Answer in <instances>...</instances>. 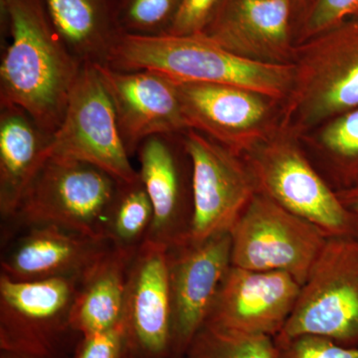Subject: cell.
<instances>
[{"label": "cell", "instance_id": "obj_33", "mask_svg": "<svg viewBox=\"0 0 358 358\" xmlns=\"http://www.w3.org/2000/svg\"><path fill=\"white\" fill-rule=\"evenodd\" d=\"M124 358H138V357H134V355H131V353H129L128 352H127V355H126V357H124Z\"/></svg>", "mask_w": 358, "mask_h": 358}, {"label": "cell", "instance_id": "obj_15", "mask_svg": "<svg viewBox=\"0 0 358 358\" xmlns=\"http://www.w3.org/2000/svg\"><path fill=\"white\" fill-rule=\"evenodd\" d=\"M293 23L291 0H222L201 34L238 57L291 64Z\"/></svg>", "mask_w": 358, "mask_h": 358}, {"label": "cell", "instance_id": "obj_20", "mask_svg": "<svg viewBox=\"0 0 358 358\" xmlns=\"http://www.w3.org/2000/svg\"><path fill=\"white\" fill-rule=\"evenodd\" d=\"M136 254L112 246L82 277L71 312L74 333H100L124 320L129 268Z\"/></svg>", "mask_w": 358, "mask_h": 358}, {"label": "cell", "instance_id": "obj_1", "mask_svg": "<svg viewBox=\"0 0 358 358\" xmlns=\"http://www.w3.org/2000/svg\"><path fill=\"white\" fill-rule=\"evenodd\" d=\"M10 43L0 65V105H13L53 134L83 63L68 48L43 0H0Z\"/></svg>", "mask_w": 358, "mask_h": 358}, {"label": "cell", "instance_id": "obj_24", "mask_svg": "<svg viewBox=\"0 0 358 358\" xmlns=\"http://www.w3.org/2000/svg\"><path fill=\"white\" fill-rule=\"evenodd\" d=\"M183 358H279L275 338L230 333L205 324Z\"/></svg>", "mask_w": 358, "mask_h": 358}, {"label": "cell", "instance_id": "obj_19", "mask_svg": "<svg viewBox=\"0 0 358 358\" xmlns=\"http://www.w3.org/2000/svg\"><path fill=\"white\" fill-rule=\"evenodd\" d=\"M0 110V213L8 220L51 157L53 134L16 106Z\"/></svg>", "mask_w": 358, "mask_h": 358}, {"label": "cell", "instance_id": "obj_9", "mask_svg": "<svg viewBox=\"0 0 358 358\" xmlns=\"http://www.w3.org/2000/svg\"><path fill=\"white\" fill-rule=\"evenodd\" d=\"M52 134V155L88 162L121 182L140 179L95 65L85 64L82 68L62 122Z\"/></svg>", "mask_w": 358, "mask_h": 358}, {"label": "cell", "instance_id": "obj_12", "mask_svg": "<svg viewBox=\"0 0 358 358\" xmlns=\"http://www.w3.org/2000/svg\"><path fill=\"white\" fill-rule=\"evenodd\" d=\"M230 232L167 249L171 307V352L183 357L204 326L232 266Z\"/></svg>", "mask_w": 358, "mask_h": 358}, {"label": "cell", "instance_id": "obj_14", "mask_svg": "<svg viewBox=\"0 0 358 358\" xmlns=\"http://www.w3.org/2000/svg\"><path fill=\"white\" fill-rule=\"evenodd\" d=\"M301 287L287 273L231 266L205 324L244 336L275 338L293 312Z\"/></svg>", "mask_w": 358, "mask_h": 358}, {"label": "cell", "instance_id": "obj_18", "mask_svg": "<svg viewBox=\"0 0 358 358\" xmlns=\"http://www.w3.org/2000/svg\"><path fill=\"white\" fill-rule=\"evenodd\" d=\"M182 134H157L138 150L140 179L154 208L145 241L167 249L186 241L192 217V194H187L179 152Z\"/></svg>", "mask_w": 358, "mask_h": 358}, {"label": "cell", "instance_id": "obj_7", "mask_svg": "<svg viewBox=\"0 0 358 358\" xmlns=\"http://www.w3.org/2000/svg\"><path fill=\"white\" fill-rule=\"evenodd\" d=\"M234 267L282 272L303 285L327 239L315 224L257 193L230 231Z\"/></svg>", "mask_w": 358, "mask_h": 358}, {"label": "cell", "instance_id": "obj_4", "mask_svg": "<svg viewBox=\"0 0 358 358\" xmlns=\"http://www.w3.org/2000/svg\"><path fill=\"white\" fill-rule=\"evenodd\" d=\"M294 79L280 120L303 136L358 107V17L294 45Z\"/></svg>", "mask_w": 358, "mask_h": 358}, {"label": "cell", "instance_id": "obj_25", "mask_svg": "<svg viewBox=\"0 0 358 358\" xmlns=\"http://www.w3.org/2000/svg\"><path fill=\"white\" fill-rule=\"evenodd\" d=\"M181 0H115L117 22L124 35L167 34Z\"/></svg>", "mask_w": 358, "mask_h": 358}, {"label": "cell", "instance_id": "obj_11", "mask_svg": "<svg viewBox=\"0 0 358 358\" xmlns=\"http://www.w3.org/2000/svg\"><path fill=\"white\" fill-rule=\"evenodd\" d=\"M188 129L243 157L279 124L282 103L252 90L178 82Z\"/></svg>", "mask_w": 358, "mask_h": 358}, {"label": "cell", "instance_id": "obj_26", "mask_svg": "<svg viewBox=\"0 0 358 358\" xmlns=\"http://www.w3.org/2000/svg\"><path fill=\"white\" fill-rule=\"evenodd\" d=\"M353 17H358V0H313L294 30V45Z\"/></svg>", "mask_w": 358, "mask_h": 358}, {"label": "cell", "instance_id": "obj_22", "mask_svg": "<svg viewBox=\"0 0 358 358\" xmlns=\"http://www.w3.org/2000/svg\"><path fill=\"white\" fill-rule=\"evenodd\" d=\"M154 208L141 179L120 182L106 224V237L115 249L136 254L148 236Z\"/></svg>", "mask_w": 358, "mask_h": 358}, {"label": "cell", "instance_id": "obj_21", "mask_svg": "<svg viewBox=\"0 0 358 358\" xmlns=\"http://www.w3.org/2000/svg\"><path fill=\"white\" fill-rule=\"evenodd\" d=\"M56 29L83 64H108L122 36L115 0H43Z\"/></svg>", "mask_w": 358, "mask_h": 358}, {"label": "cell", "instance_id": "obj_28", "mask_svg": "<svg viewBox=\"0 0 358 358\" xmlns=\"http://www.w3.org/2000/svg\"><path fill=\"white\" fill-rule=\"evenodd\" d=\"M128 336L124 320L107 331L82 336L74 358H124Z\"/></svg>", "mask_w": 358, "mask_h": 358}, {"label": "cell", "instance_id": "obj_31", "mask_svg": "<svg viewBox=\"0 0 358 358\" xmlns=\"http://www.w3.org/2000/svg\"><path fill=\"white\" fill-rule=\"evenodd\" d=\"M312 1L313 0H291L294 23L296 22V25H298V23L300 22L301 17H303Z\"/></svg>", "mask_w": 358, "mask_h": 358}, {"label": "cell", "instance_id": "obj_2", "mask_svg": "<svg viewBox=\"0 0 358 358\" xmlns=\"http://www.w3.org/2000/svg\"><path fill=\"white\" fill-rule=\"evenodd\" d=\"M108 65L122 71H157L181 83L231 85L281 103L288 98L294 71L293 63L265 64L238 57L203 34L122 35Z\"/></svg>", "mask_w": 358, "mask_h": 358}, {"label": "cell", "instance_id": "obj_29", "mask_svg": "<svg viewBox=\"0 0 358 358\" xmlns=\"http://www.w3.org/2000/svg\"><path fill=\"white\" fill-rule=\"evenodd\" d=\"M222 0H181L166 35L201 34Z\"/></svg>", "mask_w": 358, "mask_h": 358}, {"label": "cell", "instance_id": "obj_6", "mask_svg": "<svg viewBox=\"0 0 358 358\" xmlns=\"http://www.w3.org/2000/svg\"><path fill=\"white\" fill-rule=\"evenodd\" d=\"M301 336L358 345V238L329 237L275 339Z\"/></svg>", "mask_w": 358, "mask_h": 358}, {"label": "cell", "instance_id": "obj_32", "mask_svg": "<svg viewBox=\"0 0 358 358\" xmlns=\"http://www.w3.org/2000/svg\"><path fill=\"white\" fill-rule=\"evenodd\" d=\"M0 358H54V357H29V355H18V353L3 352V350H1V355H0Z\"/></svg>", "mask_w": 358, "mask_h": 358}, {"label": "cell", "instance_id": "obj_5", "mask_svg": "<svg viewBox=\"0 0 358 358\" xmlns=\"http://www.w3.org/2000/svg\"><path fill=\"white\" fill-rule=\"evenodd\" d=\"M120 182L88 162L51 155L8 221L18 229L53 225L108 240L106 224Z\"/></svg>", "mask_w": 358, "mask_h": 358}, {"label": "cell", "instance_id": "obj_16", "mask_svg": "<svg viewBox=\"0 0 358 358\" xmlns=\"http://www.w3.org/2000/svg\"><path fill=\"white\" fill-rule=\"evenodd\" d=\"M124 322L128 352L138 358H169L171 307L167 248L145 241L129 268Z\"/></svg>", "mask_w": 358, "mask_h": 358}, {"label": "cell", "instance_id": "obj_23", "mask_svg": "<svg viewBox=\"0 0 358 358\" xmlns=\"http://www.w3.org/2000/svg\"><path fill=\"white\" fill-rule=\"evenodd\" d=\"M312 143L326 160L336 190L358 185V107L322 124Z\"/></svg>", "mask_w": 358, "mask_h": 358}, {"label": "cell", "instance_id": "obj_30", "mask_svg": "<svg viewBox=\"0 0 358 358\" xmlns=\"http://www.w3.org/2000/svg\"><path fill=\"white\" fill-rule=\"evenodd\" d=\"M336 192L346 208L358 217V185L345 189L336 190Z\"/></svg>", "mask_w": 358, "mask_h": 358}, {"label": "cell", "instance_id": "obj_8", "mask_svg": "<svg viewBox=\"0 0 358 358\" xmlns=\"http://www.w3.org/2000/svg\"><path fill=\"white\" fill-rule=\"evenodd\" d=\"M79 278L13 281L0 275V348L54 357L72 331L71 312Z\"/></svg>", "mask_w": 358, "mask_h": 358}, {"label": "cell", "instance_id": "obj_27", "mask_svg": "<svg viewBox=\"0 0 358 358\" xmlns=\"http://www.w3.org/2000/svg\"><path fill=\"white\" fill-rule=\"evenodd\" d=\"M275 343L279 358H358V345H343L320 336H301Z\"/></svg>", "mask_w": 358, "mask_h": 358}, {"label": "cell", "instance_id": "obj_13", "mask_svg": "<svg viewBox=\"0 0 358 358\" xmlns=\"http://www.w3.org/2000/svg\"><path fill=\"white\" fill-rule=\"evenodd\" d=\"M114 107L117 126L129 155L157 134L188 131L178 82L157 71H122L95 65Z\"/></svg>", "mask_w": 358, "mask_h": 358}, {"label": "cell", "instance_id": "obj_3", "mask_svg": "<svg viewBox=\"0 0 358 358\" xmlns=\"http://www.w3.org/2000/svg\"><path fill=\"white\" fill-rule=\"evenodd\" d=\"M303 136L280 120L243 155L257 193L310 221L329 237L358 238V217L339 199L303 152Z\"/></svg>", "mask_w": 358, "mask_h": 358}, {"label": "cell", "instance_id": "obj_17", "mask_svg": "<svg viewBox=\"0 0 358 358\" xmlns=\"http://www.w3.org/2000/svg\"><path fill=\"white\" fill-rule=\"evenodd\" d=\"M21 229L1 257V275L13 281L82 279L112 248L108 240L94 239L57 226L32 225Z\"/></svg>", "mask_w": 358, "mask_h": 358}, {"label": "cell", "instance_id": "obj_10", "mask_svg": "<svg viewBox=\"0 0 358 358\" xmlns=\"http://www.w3.org/2000/svg\"><path fill=\"white\" fill-rule=\"evenodd\" d=\"M192 164V217L187 240L230 232L257 194L253 176L243 157L199 131L182 134Z\"/></svg>", "mask_w": 358, "mask_h": 358}]
</instances>
